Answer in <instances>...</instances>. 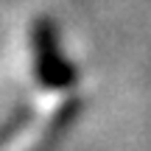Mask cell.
<instances>
[{
	"label": "cell",
	"instance_id": "1",
	"mask_svg": "<svg viewBox=\"0 0 151 151\" xmlns=\"http://www.w3.org/2000/svg\"><path fill=\"white\" fill-rule=\"evenodd\" d=\"M31 53H34V78L48 92H67L78 81V70L59 45V31L53 20H37L31 28Z\"/></svg>",
	"mask_w": 151,
	"mask_h": 151
},
{
	"label": "cell",
	"instance_id": "2",
	"mask_svg": "<svg viewBox=\"0 0 151 151\" xmlns=\"http://www.w3.org/2000/svg\"><path fill=\"white\" fill-rule=\"evenodd\" d=\"M78 109H81L78 98H67V101L53 112V118H50V126H48V134L39 137L37 146H34L31 151H50V148H53V143L59 140L62 134H65V129H70V123H73L76 115H78Z\"/></svg>",
	"mask_w": 151,
	"mask_h": 151
}]
</instances>
